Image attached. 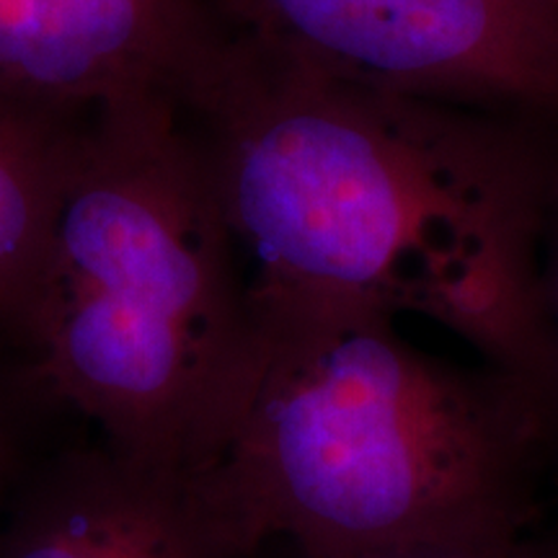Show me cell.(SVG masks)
Wrapping results in <instances>:
<instances>
[{
	"label": "cell",
	"instance_id": "1",
	"mask_svg": "<svg viewBox=\"0 0 558 558\" xmlns=\"http://www.w3.org/2000/svg\"><path fill=\"white\" fill-rule=\"evenodd\" d=\"M254 308L435 320L530 388L546 124L347 86L226 37L181 104Z\"/></svg>",
	"mask_w": 558,
	"mask_h": 558
},
{
	"label": "cell",
	"instance_id": "2",
	"mask_svg": "<svg viewBox=\"0 0 558 558\" xmlns=\"http://www.w3.org/2000/svg\"><path fill=\"white\" fill-rule=\"evenodd\" d=\"M243 393L197 473L251 558L375 556L538 525V411L512 375L435 357L373 308H254Z\"/></svg>",
	"mask_w": 558,
	"mask_h": 558
},
{
	"label": "cell",
	"instance_id": "3",
	"mask_svg": "<svg viewBox=\"0 0 558 558\" xmlns=\"http://www.w3.org/2000/svg\"><path fill=\"white\" fill-rule=\"evenodd\" d=\"M3 357L130 456L202 473L239 409L246 282L184 111H96Z\"/></svg>",
	"mask_w": 558,
	"mask_h": 558
},
{
	"label": "cell",
	"instance_id": "4",
	"mask_svg": "<svg viewBox=\"0 0 558 558\" xmlns=\"http://www.w3.org/2000/svg\"><path fill=\"white\" fill-rule=\"evenodd\" d=\"M228 37L347 86L558 122L548 0H207Z\"/></svg>",
	"mask_w": 558,
	"mask_h": 558
},
{
	"label": "cell",
	"instance_id": "5",
	"mask_svg": "<svg viewBox=\"0 0 558 558\" xmlns=\"http://www.w3.org/2000/svg\"><path fill=\"white\" fill-rule=\"evenodd\" d=\"M220 45L207 0H0V90L81 117L181 104Z\"/></svg>",
	"mask_w": 558,
	"mask_h": 558
},
{
	"label": "cell",
	"instance_id": "6",
	"mask_svg": "<svg viewBox=\"0 0 558 558\" xmlns=\"http://www.w3.org/2000/svg\"><path fill=\"white\" fill-rule=\"evenodd\" d=\"M0 558H251L197 473L109 442L37 458L0 522Z\"/></svg>",
	"mask_w": 558,
	"mask_h": 558
},
{
	"label": "cell",
	"instance_id": "7",
	"mask_svg": "<svg viewBox=\"0 0 558 558\" xmlns=\"http://www.w3.org/2000/svg\"><path fill=\"white\" fill-rule=\"evenodd\" d=\"M90 117L0 90V354L29 308L54 213Z\"/></svg>",
	"mask_w": 558,
	"mask_h": 558
},
{
	"label": "cell",
	"instance_id": "8",
	"mask_svg": "<svg viewBox=\"0 0 558 558\" xmlns=\"http://www.w3.org/2000/svg\"><path fill=\"white\" fill-rule=\"evenodd\" d=\"M538 316V365H535L527 390L530 399L535 403V411H538L548 465H558V150L541 235Z\"/></svg>",
	"mask_w": 558,
	"mask_h": 558
},
{
	"label": "cell",
	"instance_id": "9",
	"mask_svg": "<svg viewBox=\"0 0 558 558\" xmlns=\"http://www.w3.org/2000/svg\"><path fill=\"white\" fill-rule=\"evenodd\" d=\"M39 409L52 407L24 380L11 360L0 357V522L21 478L37 463L29 429Z\"/></svg>",
	"mask_w": 558,
	"mask_h": 558
},
{
	"label": "cell",
	"instance_id": "10",
	"mask_svg": "<svg viewBox=\"0 0 558 558\" xmlns=\"http://www.w3.org/2000/svg\"><path fill=\"white\" fill-rule=\"evenodd\" d=\"M275 558H558V535L541 533L538 525L525 530L507 541L473 543V546H442V548H416L399 550V554L375 556H313L284 546H269Z\"/></svg>",
	"mask_w": 558,
	"mask_h": 558
},
{
	"label": "cell",
	"instance_id": "11",
	"mask_svg": "<svg viewBox=\"0 0 558 558\" xmlns=\"http://www.w3.org/2000/svg\"><path fill=\"white\" fill-rule=\"evenodd\" d=\"M548 3H550V5H556V9H558V0H548Z\"/></svg>",
	"mask_w": 558,
	"mask_h": 558
}]
</instances>
